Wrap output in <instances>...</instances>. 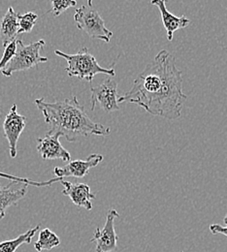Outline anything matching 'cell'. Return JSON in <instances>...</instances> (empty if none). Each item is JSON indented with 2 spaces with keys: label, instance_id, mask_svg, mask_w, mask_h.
<instances>
[{
  "label": "cell",
  "instance_id": "cell-4",
  "mask_svg": "<svg viewBox=\"0 0 227 252\" xmlns=\"http://www.w3.org/2000/svg\"><path fill=\"white\" fill-rule=\"evenodd\" d=\"M44 46V40L32 42L30 45H25L22 40H17V51L10 63L1 71L2 75L11 77L14 73L27 71L41 63H47L48 59L40 55Z\"/></svg>",
  "mask_w": 227,
  "mask_h": 252
},
{
  "label": "cell",
  "instance_id": "cell-17",
  "mask_svg": "<svg viewBox=\"0 0 227 252\" xmlns=\"http://www.w3.org/2000/svg\"><path fill=\"white\" fill-rule=\"evenodd\" d=\"M0 178L1 179H5V180H8L10 182H14V183H19V184H23V185H27L29 187H36V188H43V187H51L52 185H54L55 183H60L62 180L64 179H61V178H55V179H52L48 182H33L32 180H29V179H25V178H20V177H16V176H13V175H9V174H6V173H2L0 172Z\"/></svg>",
  "mask_w": 227,
  "mask_h": 252
},
{
  "label": "cell",
  "instance_id": "cell-3",
  "mask_svg": "<svg viewBox=\"0 0 227 252\" xmlns=\"http://www.w3.org/2000/svg\"><path fill=\"white\" fill-rule=\"evenodd\" d=\"M55 54L66 61L67 67L65 71L69 77H77L92 83L98 74L110 75L112 77L116 75L115 69L103 68L86 47L82 48L75 55H67L59 50L55 51Z\"/></svg>",
  "mask_w": 227,
  "mask_h": 252
},
{
  "label": "cell",
  "instance_id": "cell-12",
  "mask_svg": "<svg viewBox=\"0 0 227 252\" xmlns=\"http://www.w3.org/2000/svg\"><path fill=\"white\" fill-rule=\"evenodd\" d=\"M29 186L11 182L7 186L0 184V220L6 216V211L17 205L28 193Z\"/></svg>",
  "mask_w": 227,
  "mask_h": 252
},
{
  "label": "cell",
  "instance_id": "cell-10",
  "mask_svg": "<svg viewBox=\"0 0 227 252\" xmlns=\"http://www.w3.org/2000/svg\"><path fill=\"white\" fill-rule=\"evenodd\" d=\"M103 160V157L98 154L91 155L86 160H73L69 161L65 167H56L54 173L56 178L64 179L66 177H73L76 179H81L87 176L90 169L97 167Z\"/></svg>",
  "mask_w": 227,
  "mask_h": 252
},
{
  "label": "cell",
  "instance_id": "cell-13",
  "mask_svg": "<svg viewBox=\"0 0 227 252\" xmlns=\"http://www.w3.org/2000/svg\"><path fill=\"white\" fill-rule=\"evenodd\" d=\"M166 2L167 0H151V4L157 6L161 12L162 21L167 34V39L172 41L174 33L179 30L186 29L191 24V21L185 15L182 17H176L175 15L171 14L166 8Z\"/></svg>",
  "mask_w": 227,
  "mask_h": 252
},
{
  "label": "cell",
  "instance_id": "cell-2",
  "mask_svg": "<svg viewBox=\"0 0 227 252\" xmlns=\"http://www.w3.org/2000/svg\"><path fill=\"white\" fill-rule=\"evenodd\" d=\"M49 125V134H60L68 142H76L80 137L107 136L111 133L108 126L95 123L79 103L76 96L63 101L48 102L44 98L34 101Z\"/></svg>",
  "mask_w": 227,
  "mask_h": 252
},
{
  "label": "cell",
  "instance_id": "cell-8",
  "mask_svg": "<svg viewBox=\"0 0 227 252\" xmlns=\"http://www.w3.org/2000/svg\"><path fill=\"white\" fill-rule=\"evenodd\" d=\"M27 118L19 115L17 112V105L13 104L9 113L6 115L3 123L4 136L9 144L10 157L16 158L18 150V141L27 126Z\"/></svg>",
  "mask_w": 227,
  "mask_h": 252
},
{
  "label": "cell",
  "instance_id": "cell-5",
  "mask_svg": "<svg viewBox=\"0 0 227 252\" xmlns=\"http://www.w3.org/2000/svg\"><path fill=\"white\" fill-rule=\"evenodd\" d=\"M74 21L80 31L85 32L93 39H98L105 43H109L113 36V32L106 28L97 10L89 5H83L76 9Z\"/></svg>",
  "mask_w": 227,
  "mask_h": 252
},
{
  "label": "cell",
  "instance_id": "cell-15",
  "mask_svg": "<svg viewBox=\"0 0 227 252\" xmlns=\"http://www.w3.org/2000/svg\"><path fill=\"white\" fill-rule=\"evenodd\" d=\"M39 228H40V224H38L34 228L28 230L26 233L20 235L19 237H17L14 240H8V241L1 242L0 243V252H16L21 246H23L25 244H27V245L31 244L33 237L35 236V234L39 230Z\"/></svg>",
  "mask_w": 227,
  "mask_h": 252
},
{
  "label": "cell",
  "instance_id": "cell-16",
  "mask_svg": "<svg viewBox=\"0 0 227 252\" xmlns=\"http://www.w3.org/2000/svg\"><path fill=\"white\" fill-rule=\"evenodd\" d=\"M61 245V240L56 233L49 228H45L40 231L38 240L34 244V249L38 252L43 251H52L53 249Z\"/></svg>",
  "mask_w": 227,
  "mask_h": 252
},
{
  "label": "cell",
  "instance_id": "cell-11",
  "mask_svg": "<svg viewBox=\"0 0 227 252\" xmlns=\"http://www.w3.org/2000/svg\"><path fill=\"white\" fill-rule=\"evenodd\" d=\"M61 185L64 187L63 194L69 197L70 200L79 208H84L88 211L93 209V200L96 199L91 188L86 184H73L62 180Z\"/></svg>",
  "mask_w": 227,
  "mask_h": 252
},
{
  "label": "cell",
  "instance_id": "cell-22",
  "mask_svg": "<svg viewBox=\"0 0 227 252\" xmlns=\"http://www.w3.org/2000/svg\"><path fill=\"white\" fill-rule=\"evenodd\" d=\"M88 5L92 7L93 6V0H88Z\"/></svg>",
  "mask_w": 227,
  "mask_h": 252
},
{
  "label": "cell",
  "instance_id": "cell-6",
  "mask_svg": "<svg viewBox=\"0 0 227 252\" xmlns=\"http://www.w3.org/2000/svg\"><path fill=\"white\" fill-rule=\"evenodd\" d=\"M92 92V111L96 107H100L107 113H113L120 110L118 84L111 78H107L101 85L91 89Z\"/></svg>",
  "mask_w": 227,
  "mask_h": 252
},
{
  "label": "cell",
  "instance_id": "cell-7",
  "mask_svg": "<svg viewBox=\"0 0 227 252\" xmlns=\"http://www.w3.org/2000/svg\"><path fill=\"white\" fill-rule=\"evenodd\" d=\"M120 217L119 213L112 209L108 211L106 222L103 229L97 228L92 243L97 245L96 252H113L118 249L119 237L115 229V220Z\"/></svg>",
  "mask_w": 227,
  "mask_h": 252
},
{
  "label": "cell",
  "instance_id": "cell-9",
  "mask_svg": "<svg viewBox=\"0 0 227 252\" xmlns=\"http://www.w3.org/2000/svg\"><path fill=\"white\" fill-rule=\"evenodd\" d=\"M60 134H49L37 140V151L44 160L60 159L69 162L71 159L70 153L63 147L60 142Z\"/></svg>",
  "mask_w": 227,
  "mask_h": 252
},
{
  "label": "cell",
  "instance_id": "cell-24",
  "mask_svg": "<svg viewBox=\"0 0 227 252\" xmlns=\"http://www.w3.org/2000/svg\"></svg>",
  "mask_w": 227,
  "mask_h": 252
},
{
  "label": "cell",
  "instance_id": "cell-19",
  "mask_svg": "<svg viewBox=\"0 0 227 252\" xmlns=\"http://www.w3.org/2000/svg\"><path fill=\"white\" fill-rule=\"evenodd\" d=\"M76 5V0H52V9L49 12L53 13L55 17H59L67 9L70 7H75Z\"/></svg>",
  "mask_w": 227,
  "mask_h": 252
},
{
  "label": "cell",
  "instance_id": "cell-14",
  "mask_svg": "<svg viewBox=\"0 0 227 252\" xmlns=\"http://www.w3.org/2000/svg\"><path fill=\"white\" fill-rule=\"evenodd\" d=\"M19 15L12 7H9L0 21V39L5 48L12 41L16 40L19 32Z\"/></svg>",
  "mask_w": 227,
  "mask_h": 252
},
{
  "label": "cell",
  "instance_id": "cell-20",
  "mask_svg": "<svg viewBox=\"0 0 227 252\" xmlns=\"http://www.w3.org/2000/svg\"><path fill=\"white\" fill-rule=\"evenodd\" d=\"M16 51H17V40L12 41L10 44H8L4 48L3 56L0 60V71H2L7 66V64L10 63V61L14 57Z\"/></svg>",
  "mask_w": 227,
  "mask_h": 252
},
{
  "label": "cell",
  "instance_id": "cell-21",
  "mask_svg": "<svg viewBox=\"0 0 227 252\" xmlns=\"http://www.w3.org/2000/svg\"><path fill=\"white\" fill-rule=\"evenodd\" d=\"M210 231L213 235L222 234V235L227 237V226H222L220 224H212V225H210Z\"/></svg>",
  "mask_w": 227,
  "mask_h": 252
},
{
  "label": "cell",
  "instance_id": "cell-23",
  "mask_svg": "<svg viewBox=\"0 0 227 252\" xmlns=\"http://www.w3.org/2000/svg\"><path fill=\"white\" fill-rule=\"evenodd\" d=\"M224 222H225V224H226V225H227V216H226V218L224 219Z\"/></svg>",
  "mask_w": 227,
  "mask_h": 252
},
{
  "label": "cell",
  "instance_id": "cell-18",
  "mask_svg": "<svg viewBox=\"0 0 227 252\" xmlns=\"http://www.w3.org/2000/svg\"><path fill=\"white\" fill-rule=\"evenodd\" d=\"M38 16L33 12H28L24 15H19V32L18 35L22 33H30L32 32L34 26L36 25Z\"/></svg>",
  "mask_w": 227,
  "mask_h": 252
},
{
  "label": "cell",
  "instance_id": "cell-1",
  "mask_svg": "<svg viewBox=\"0 0 227 252\" xmlns=\"http://www.w3.org/2000/svg\"><path fill=\"white\" fill-rule=\"evenodd\" d=\"M188 95L183 93L182 72L175 58L161 51L152 63L135 79L132 88L118 102L138 105L147 113L167 120H177L182 115Z\"/></svg>",
  "mask_w": 227,
  "mask_h": 252
}]
</instances>
